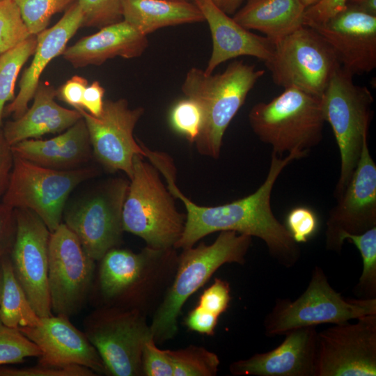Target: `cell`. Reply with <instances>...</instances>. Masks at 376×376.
<instances>
[{
  "instance_id": "obj_1",
  "label": "cell",
  "mask_w": 376,
  "mask_h": 376,
  "mask_svg": "<svg viewBox=\"0 0 376 376\" xmlns=\"http://www.w3.org/2000/svg\"><path fill=\"white\" fill-rule=\"evenodd\" d=\"M307 155L306 152L292 151L283 157L272 152L267 175L256 191L217 206L198 205L187 198L175 184L173 162H161L158 170L166 179L167 188L174 198L184 203L187 212L183 232L174 249L189 248L209 234L232 230L262 240L269 255L279 264L286 268L295 266L301 256L300 247L285 226L275 217L270 200L275 182L283 169Z\"/></svg>"
},
{
  "instance_id": "obj_2",
  "label": "cell",
  "mask_w": 376,
  "mask_h": 376,
  "mask_svg": "<svg viewBox=\"0 0 376 376\" xmlns=\"http://www.w3.org/2000/svg\"><path fill=\"white\" fill-rule=\"evenodd\" d=\"M264 74V70L242 60L233 61L215 75L196 67L188 70L181 90L203 111L202 127L195 141L201 155L219 158L226 129Z\"/></svg>"
},
{
  "instance_id": "obj_3",
  "label": "cell",
  "mask_w": 376,
  "mask_h": 376,
  "mask_svg": "<svg viewBox=\"0 0 376 376\" xmlns=\"http://www.w3.org/2000/svg\"><path fill=\"white\" fill-rule=\"evenodd\" d=\"M252 237L235 231H221L211 244L201 243L183 249L174 280L157 309L150 330L155 342L172 338L178 318L187 299L226 263L243 265Z\"/></svg>"
},
{
  "instance_id": "obj_4",
  "label": "cell",
  "mask_w": 376,
  "mask_h": 376,
  "mask_svg": "<svg viewBox=\"0 0 376 376\" xmlns=\"http://www.w3.org/2000/svg\"><path fill=\"white\" fill-rule=\"evenodd\" d=\"M134 157V170L123 207L124 231L157 250L174 249L183 232L186 214L180 212L174 196L163 183L157 168Z\"/></svg>"
},
{
  "instance_id": "obj_5",
  "label": "cell",
  "mask_w": 376,
  "mask_h": 376,
  "mask_svg": "<svg viewBox=\"0 0 376 376\" xmlns=\"http://www.w3.org/2000/svg\"><path fill=\"white\" fill-rule=\"evenodd\" d=\"M248 117L254 134L279 155L308 152L323 137L325 119L321 98L296 88H284L271 101L254 104Z\"/></svg>"
},
{
  "instance_id": "obj_6",
  "label": "cell",
  "mask_w": 376,
  "mask_h": 376,
  "mask_svg": "<svg viewBox=\"0 0 376 376\" xmlns=\"http://www.w3.org/2000/svg\"><path fill=\"white\" fill-rule=\"evenodd\" d=\"M325 122L331 125L340 157L339 178L334 191L343 194L368 141L373 96L366 86L357 85L341 67L331 78L322 97Z\"/></svg>"
},
{
  "instance_id": "obj_7",
  "label": "cell",
  "mask_w": 376,
  "mask_h": 376,
  "mask_svg": "<svg viewBox=\"0 0 376 376\" xmlns=\"http://www.w3.org/2000/svg\"><path fill=\"white\" fill-rule=\"evenodd\" d=\"M376 314V298L346 299L330 285L324 270L315 266L305 291L297 299L278 298L264 320L268 337L301 327L340 324Z\"/></svg>"
},
{
  "instance_id": "obj_8",
  "label": "cell",
  "mask_w": 376,
  "mask_h": 376,
  "mask_svg": "<svg viewBox=\"0 0 376 376\" xmlns=\"http://www.w3.org/2000/svg\"><path fill=\"white\" fill-rule=\"evenodd\" d=\"M97 174L95 169L56 170L13 155V164L2 202L37 214L52 233L62 223L70 193Z\"/></svg>"
},
{
  "instance_id": "obj_9",
  "label": "cell",
  "mask_w": 376,
  "mask_h": 376,
  "mask_svg": "<svg viewBox=\"0 0 376 376\" xmlns=\"http://www.w3.org/2000/svg\"><path fill=\"white\" fill-rule=\"evenodd\" d=\"M273 42V54L265 62L273 82L321 98L341 67L326 40L314 29L303 25Z\"/></svg>"
},
{
  "instance_id": "obj_10",
  "label": "cell",
  "mask_w": 376,
  "mask_h": 376,
  "mask_svg": "<svg viewBox=\"0 0 376 376\" xmlns=\"http://www.w3.org/2000/svg\"><path fill=\"white\" fill-rule=\"evenodd\" d=\"M84 332L98 352L106 375H143V348L153 336L140 309L95 307L84 320Z\"/></svg>"
},
{
  "instance_id": "obj_11",
  "label": "cell",
  "mask_w": 376,
  "mask_h": 376,
  "mask_svg": "<svg viewBox=\"0 0 376 376\" xmlns=\"http://www.w3.org/2000/svg\"><path fill=\"white\" fill-rule=\"evenodd\" d=\"M96 261L64 224L50 234L48 287L52 312L70 318L89 301Z\"/></svg>"
},
{
  "instance_id": "obj_12",
  "label": "cell",
  "mask_w": 376,
  "mask_h": 376,
  "mask_svg": "<svg viewBox=\"0 0 376 376\" xmlns=\"http://www.w3.org/2000/svg\"><path fill=\"white\" fill-rule=\"evenodd\" d=\"M129 183L123 178L109 179L63 214V223L77 235L84 250L96 262L121 243L125 232L123 207Z\"/></svg>"
},
{
  "instance_id": "obj_13",
  "label": "cell",
  "mask_w": 376,
  "mask_h": 376,
  "mask_svg": "<svg viewBox=\"0 0 376 376\" xmlns=\"http://www.w3.org/2000/svg\"><path fill=\"white\" fill-rule=\"evenodd\" d=\"M318 332L315 376L376 375V314Z\"/></svg>"
},
{
  "instance_id": "obj_14",
  "label": "cell",
  "mask_w": 376,
  "mask_h": 376,
  "mask_svg": "<svg viewBox=\"0 0 376 376\" xmlns=\"http://www.w3.org/2000/svg\"><path fill=\"white\" fill-rule=\"evenodd\" d=\"M81 114L89 134L93 155L109 172L120 171L130 180L133 175L134 157H146L141 143L134 137L135 126L144 113L141 107L132 109L127 100H106L98 117L82 108Z\"/></svg>"
},
{
  "instance_id": "obj_15",
  "label": "cell",
  "mask_w": 376,
  "mask_h": 376,
  "mask_svg": "<svg viewBox=\"0 0 376 376\" xmlns=\"http://www.w3.org/2000/svg\"><path fill=\"white\" fill-rule=\"evenodd\" d=\"M169 250L147 246L139 253L118 247L111 249L98 261L89 301H93L95 307L141 310L148 275Z\"/></svg>"
},
{
  "instance_id": "obj_16",
  "label": "cell",
  "mask_w": 376,
  "mask_h": 376,
  "mask_svg": "<svg viewBox=\"0 0 376 376\" xmlns=\"http://www.w3.org/2000/svg\"><path fill=\"white\" fill-rule=\"evenodd\" d=\"M16 235L10 253L15 277L40 317L52 315L48 287L51 232L34 212L17 208Z\"/></svg>"
},
{
  "instance_id": "obj_17",
  "label": "cell",
  "mask_w": 376,
  "mask_h": 376,
  "mask_svg": "<svg viewBox=\"0 0 376 376\" xmlns=\"http://www.w3.org/2000/svg\"><path fill=\"white\" fill-rule=\"evenodd\" d=\"M326 222V248L340 254L345 233L360 234L376 226V164L363 143L358 164Z\"/></svg>"
},
{
  "instance_id": "obj_18",
  "label": "cell",
  "mask_w": 376,
  "mask_h": 376,
  "mask_svg": "<svg viewBox=\"0 0 376 376\" xmlns=\"http://www.w3.org/2000/svg\"><path fill=\"white\" fill-rule=\"evenodd\" d=\"M308 26L326 40L341 68L353 77L376 68V16L346 6L327 21Z\"/></svg>"
},
{
  "instance_id": "obj_19",
  "label": "cell",
  "mask_w": 376,
  "mask_h": 376,
  "mask_svg": "<svg viewBox=\"0 0 376 376\" xmlns=\"http://www.w3.org/2000/svg\"><path fill=\"white\" fill-rule=\"evenodd\" d=\"M19 329L40 350L38 363L54 367L77 365L97 375L106 373L96 349L69 317L52 314L41 318L36 326Z\"/></svg>"
},
{
  "instance_id": "obj_20",
  "label": "cell",
  "mask_w": 376,
  "mask_h": 376,
  "mask_svg": "<svg viewBox=\"0 0 376 376\" xmlns=\"http://www.w3.org/2000/svg\"><path fill=\"white\" fill-rule=\"evenodd\" d=\"M274 349L233 362V375L315 376L318 331L316 327L293 329Z\"/></svg>"
},
{
  "instance_id": "obj_21",
  "label": "cell",
  "mask_w": 376,
  "mask_h": 376,
  "mask_svg": "<svg viewBox=\"0 0 376 376\" xmlns=\"http://www.w3.org/2000/svg\"><path fill=\"white\" fill-rule=\"evenodd\" d=\"M208 24L212 52L204 71L213 73L221 63L241 56L256 57L265 62L274 52V42L260 36L238 24L212 0H193Z\"/></svg>"
},
{
  "instance_id": "obj_22",
  "label": "cell",
  "mask_w": 376,
  "mask_h": 376,
  "mask_svg": "<svg viewBox=\"0 0 376 376\" xmlns=\"http://www.w3.org/2000/svg\"><path fill=\"white\" fill-rule=\"evenodd\" d=\"M82 24L83 13L76 1L56 24L36 35L37 44L31 65L22 74L17 95L5 106L3 116L12 115L17 119L25 113L44 70L53 58L62 54L68 42Z\"/></svg>"
},
{
  "instance_id": "obj_23",
  "label": "cell",
  "mask_w": 376,
  "mask_h": 376,
  "mask_svg": "<svg viewBox=\"0 0 376 376\" xmlns=\"http://www.w3.org/2000/svg\"><path fill=\"white\" fill-rule=\"evenodd\" d=\"M148 46L147 36L123 19L66 47L62 56L74 68H82L100 65L116 56L127 59L137 58Z\"/></svg>"
},
{
  "instance_id": "obj_24",
  "label": "cell",
  "mask_w": 376,
  "mask_h": 376,
  "mask_svg": "<svg viewBox=\"0 0 376 376\" xmlns=\"http://www.w3.org/2000/svg\"><path fill=\"white\" fill-rule=\"evenodd\" d=\"M11 150L14 155L56 170L79 168L93 156L83 117L57 136L26 139L11 146Z\"/></svg>"
},
{
  "instance_id": "obj_25",
  "label": "cell",
  "mask_w": 376,
  "mask_h": 376,
  "mask_svg": "<svg viewBox=\"0 0 376 376\" xmlns=\"http://www.w3.org/2000/svg\"><path fill=\"white\" fill-rule=\"evenodd\" d=\"M56 97L53 86L39 83L31 107L19 118L7 122L2 130L10 146L26 139L65 131L82 118L78 110L58 105L54 100Z\"/></svg>"
},
{
  "instance_id": "obj_26",
  "label": "cell",
  "mask_w": 376,
  "mask_h": 376,
  "mask_svg": "<svg viewBox=\"0 0 376 376\" xmlns=\"http://www.w3.org/2000/svg\"><path fill=\"white\" fill-rule=\"evenodd\" d=\"M305 10L300 0H247L233 18L274 41L304 25Z\"/></svg>"
},
{
  "instance_id": "obj_27",
  "label": "cell",
  "mask_w": 376,
  "mask_h": 376,
  "mask_svg": "<svg viewBox=\"0 0 376 376\" xmlns=\"http://www.w3.org/2000/svg\"><path fill=\"white\" fill-rule=\"evenodd\" d=\"M123 20L148 36L159 29L203 22L194 2L169 0H122Z\"/></svg>"
},
{
  "instance_id": "obj_28",
  "label": "cell",
  "mask_w": 376,
  "mask_h": 376,
  "mask_svg": "<svg viewBox=\"0 0 376 376\" xmlns=\"http://www.w3.org/2000/svg\"><path fill=\"white\" fill-rule=\"evenodd\" d=\"M3 288L0 302V321L19 329L39 324L40 317L30 303L14 274L10 256L1 260Z\"/></svg>"
},
{
  "instance_id": "obj_29",
  "label": "cell",
  "mask_w": 376,
  "mask_h": 376,
  "mask_svg": "<svg viewBox=\"0 0 376 376\" xmlns=\"http://www.w3.org/2000/svg\"><path fill=\"white\" fill-rule=\"evenodd\" d=\"M36 44V36L32 35L0 56V130L5 104L15 98V86L18 75L24 64L33 54Z\"/></svg>"
},
{
  "instance_id": "obj_30",
  "label": "cell",
  "mask_w": 376,
  "mask_h": 376,
  "mask_svg": "<svg viewBox=\"0 0 376 376\" xmlns=\"http://www.w3.org/2000/svg\"><path fill=\"white\" fill-rule=\"evenodd\" d=\"M343 241L348 240L359 251L363 269L353 289L359 299L376 298V226L360 234L345 233Z\"/></svg>"
},
{
  "instance_id": "obj_31",
  "label": "cell",
  "mask_w": 376,
  "mask_h": 376,
  "mask_svg": "<svg viewBox=\"0 0 376 376\" xmlns=\"http://www.w3.org/2000/svg\"><path fill=\"white\" fill-rule=\"evenodd\" d=\"M173 368V376H214L220 361L207 349L189 345L177 350H169Z\"/></svg>"
},
{
  "instance_id": "obj_32",
  "label": "cell",
  "mask_w": 376,
  "mask_h": 376,
  "mask_svg": "<svg viewBox=\"0 0 376 376\" xmlns=\"http://www.w3.org/2000/svg\"><path fill=\"white\" fill-rule=\"evenodd\" d=\"M31 35L45 30L52 17L66 11L77 0H15Z\"/></svg>"
},
{
  "instance_id": "obj_33",
  "label": "cell",
  "mask_w": 376,
  "mask_h": 376,
  "mask_svg": "<svg viewBox=\"0 0 376 376\" xmlns=\"http://www.w3.org/2000/svg\"><path fill=\"white\" fill-rule=\"evenodd\" d=\"M40 355L39 347L19 329L0 321V366L22 363L26 358Z\"/></svg>"
},
{
  "instance_id": "obj_34",
  "label": "cell",
  "mask_w": 376,
  "mask_h": 376,
  "mask_svg": "<svg viewBox=\"0 0 376 376\" xmlns=\"http://www.w3.org/2000/svg\"><path fill=\"white\" fill-rule=\"evenodd\" d=\"M32 36L15 0H0V54Z\"/></svg>"
},
{
  "instance_id": "obj_35",
  "label": "cell",
  "mask_w": 376,
  "mask_h": 376,
  "mask_svg": "<svg viewBox=\"0 0 376 376\" xmlns=\"http://www.w3.org/2000/svg\"><path fill=\"white\" fill-rule=\"evenodd\" d=\"M172 127L187 139L195 143L203 125V111L194 100L187 98L178 101L170 113Z\"/></svg>"
},
{
  "instance_id": "obj_36",
  "label": "cell",
  "mask_w": 376,
  "mask_h": 376,
  "mask_svg": "<svg viewBox=\"0 0 376 376\" xmlns=\"http://www.w3.org/2000/svg\"><path fill=\"white\" fill-rule=\"evenodd\" d=\"M83 13L82 26L102 27L123 20L122 0H77Z\"/></svg>"
},
{
  "instance_id": "obj_37",
  "label": "cell",
  "mask_w": 376,
  "mask_h": 376,
  "mask_svg": "<svg viewBox=\"0 0 376 376\" xmlns=\"http://www.w3.org/2000/svg\"><path fill=\"white\" fill-rule=\"evenodd\" d=\"M285 227L297 244L306 243L317 231L318 217L307 207H296L288 214Z\"/></svg>"
},
{
  "instance_id": "obj_38",
  "label": "cell",
  "mask_w": 376,
  "mask_h": 376,
  "mask_svg": "<svg viewBox=\"0 0 376 376\" xmlns=\"http://www.w3.org/2000/svg\"><path fill=\"white\" fill-rule=\"evenodd\" d=\"M92 370L81 366L54 367L38 363L34 366L15 368L0 366V376H95Z\"/></svg>"
},
{
  "instance_id": "obj_39",
  "label": "cell",
  "mask_w": 376,
  "mask_h": 376,
  "mask_svg": "<svg viewBox=\"0 0 376 376\" xmlns=\"http://www.w3.org/2000/svg\"><path fill=\"white\" fill-rule=\"evenodd\" d=\"M143 375L173 376V368L167 350L159 349L153 338L144 344L141 355Z\"/></svg>"
},
{
  "instance_id": "obj_40",
  "label": "cell",
  "mask_w": 376,
  "mask_h": 376,
  "mask_svg": "<svg viewBox=\"0 0 376 376\" xmlns=\"http://www.w3.org/2000/svg\"><path fill=\"white\" fill-rule=\"evenodd\" d=\"M230 292L229 283L216 278L213 283L201 294L198 305L219 316L229 306L231 299Z\"/></svg>"
},
{
  "instance_id": "obj_41",
  "label": "cell",
  "mask_w": 376,
  "mask_h": 376,
  "mask_svg": "<svg viewBox=\"0 0 376 376\" xmlns=\"http://www.w3.org/2000/svg\"><path fill=\"white\" fill-rule=\"evenodd\" d=\"M15 210L0 202V261L10 256L16 235Z\"/></svg>"
},
{
  "instance_id": "obj_42",
  "label": "cell",
  "mask_w": 376,
  "mask_h": 376,
  "mask_svg": "<svg viewBox=\"0 0 376 376\" xmlns=\"http://www.w3.org/2000/svg\"><path fill=\"white\" fill-rule=\"evenodd\" d=\"M349 0H320L315 4L306 8L304 25L322 23L346 7Z\"/></svg>"
},
{
  "instance_id": "obj_43",
  "label": "cell",
  "mask_w": 376,
  "mask_h": 376,
  "mask_svg": "<svg viewBox=\"0 0 376 376\" xmlns=\"http://www.w3.org/2000/svg\"><path fill=\"white\" fill-rule=\"evenodd\" d=\"M219 317L198 305L188 313L185 324L190 330L212 336L214 334Z\"/></svg>"
},
{
  "instance_id": "obj_44",
  "label": "cell",
  "mask_w": 376,
  "mask_h": 376,
  "mask_svg": "<svg viewBox=\"0 0 376 376\" xmlns=\"http://www.w3.org/2000/svg\"><path fill=\"white\" fill-rule=\"evenodd\" d=\"M87 86L86 79L81 76L75 75L56 90V97L75 109L82 108V98Z\"/></svg>"
},
{
  "instance_id": "obj_45",
  "label": "cell",
  "mask_w": 376,
  "mask_h": 376,
  "mask_svg": "<svg viewBox=\"0 0 376 376\" xmlns=\"http://www.w3.org/2000/svg\"><path fill=\"white\" fill-rule=\"evenodd\" d=\"M104 93V88L97 81L88 85L82 98V109H86L93 116L98 117L102 111Z\"/></svg>"
},
{
  "instance_id": "obj_46",
  "label": "cell",
  "mask_w": 376,
  "mask_h": 376,
  "mask_svg": "<svg viewBox=\"0 0 376 376\" xmlns=\"http://www.w3.org/2000/svg\"><path fill=\"white\" fill-rule=\"evenodd\" d=\"M13 164L11 146L6 141L3 131L0 130V198L7 188Z\"/></svg>"
},
{
  "instance_id": "obj_47",
  "label": "cell",
  "mask_w": 376,
  "mask_h": 376,
  "mask_svg": "<svg viewBox=\"0 0 376 376\" xmlns=\"http://www.w3.org/2000/svg\"><path fill=\"white\" fill-rule=\"evenodd\" d=\"M346 6L376 16V0H349Z\"/></svg>"
},
{
  "instance_id": "obj_48",
  "label": "cell",
  "mask_w": 376,
  "mask_h": 376,
  "mask_svg": "<svg viewBox=\"0 0 376 376\" xmlns=\"http://www.w3.org/2000/svg\"><path fill=\"white\" fill-rule=\"evenodd\" d=\"M242 1V0H227L222 10L228 15L233 14L239 8Z\"/></svg>"
},
{
  "instance_id": "obj_49",
  "label": "cell",
  "mask_w": 376,
  "mask_h": 376,
  "mask_svg": "<svg viewBox=\"0 0 376 376\" xmlns=\"http://www.w3.org/2000/svg\"><path fill=\"white\" fill-rule=\"evenodd\" d=\"M302 4L306 7V8L315 4L320 0H300Z\"/></svg>"
},
{
  "instance_id": "obj_50",
  "label": "cell",
  "mask_w": 376,
  "mask_h": 376,
  "mask_svg": "<svg viewBox=\"0 0 376 376\" xmlns=\"http://www.w3.org/2000/svg\"><path fill=\"white\" fill-rule=\"evenodd\" d=\"M1 260L0 261V302H1V295H2V288H3V271H2Z\"/></svg>"
},
{
  "instance_id": "obj_51",
  "label": "cell",
  "mask_w": 376,
  "mask_h": 376,
  "mask_svg": "<svg viewBox=\"0 0 376 376\" xmlns=\"http://www.w3.org/2000/svg\"><path fill=\"white\" fill-rule=\"evenodd\" d=\"M227 0H212V1L222 9Z\"/></svg>"
},
{
  "instance_id": "obj_52",
  "label": "cell",
  "mask_w": 376,
  "mask_h": 376,
  "mask_svg": "<svg viewBox=\"0 0 376 376\" xmlns=\"http://www.w3.org/2000/svg\"><path fill=\"white\" fill-rule=\"evenodd\" d=\"M169 1H189V2H193V0H169Z\"/></svg>"
},
{
  "instance_id": "obj_53",
  "label": "cell",
  "mask_w": 376,
  "mask_h": 376,
  "mask_svg": "<svg viewBox=\"0 0 376 376\" xmlns=\"http://www.w3.org/2000/svg\"><path fill=\"white\" fill-rule=\"evenodd\" d=\"M0 56H1V54H0Z\"/></svg>"
}]
</instances>
